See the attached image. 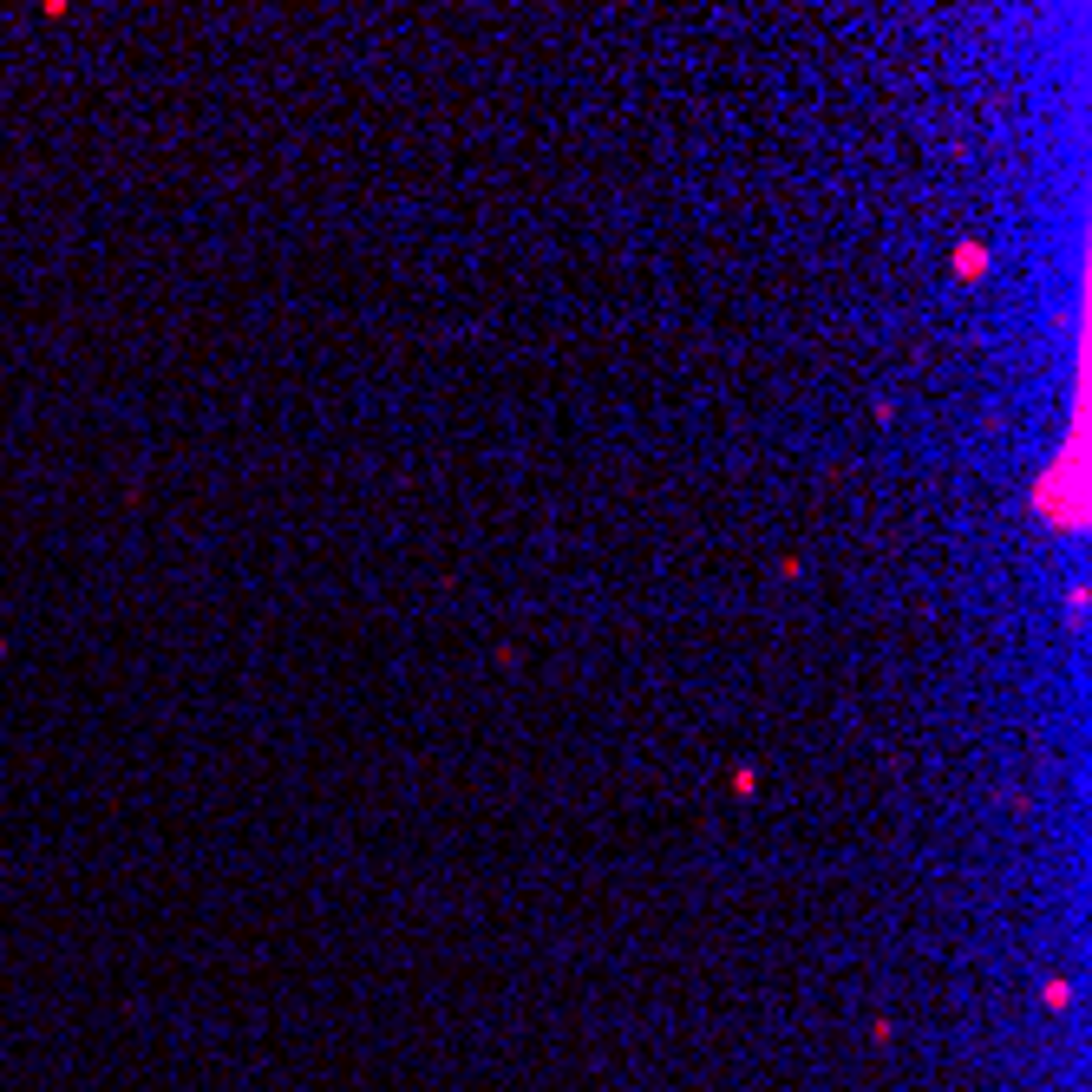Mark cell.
<instances>
[{"mask_svg": "<svg viewBox=\"0 0 1092 1092\" xmlns=\"http://www.w3.org/2000/svg\"><path fill=\"white\" fill-rule=\"evenodd\" d=\"M956 269H962V275H981V269H988V249H981V242H962V249H956Z\"/></svg>", "mask_w": 1092, "mask_h": 1092, "instance_id": "1", "label": "cell"}]
</instances>
